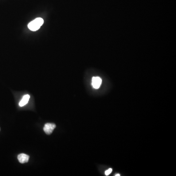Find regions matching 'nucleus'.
Returning a JSON list of instances; mask_svg holds the SVG:
<instances>
[{"mask_svg":"<svg viewBox=\"0 0 176 176\" xmlns=\"http://www.w3.org/2000/svg\"><path fill=\"white\" fill-rule=\"evenodd\" d=\"M44 23V20L41 18H37L31 21L28 25V27L31 31H36L40 28Z\"/></svg>","mask_w":176,"mask_h":176,"instance_id":"obj_1","label":"nucleus"},{"mask_svg":"<svg viewBox=\"0 0 176 176\" xmlns=\"http://www.w3.org/2000/svg\"><path fill=\"white\" fill-rule=\"evenodd\" d=\"M55 128H56V125L55 124L47 123L44 127V131L46 134H50L53 133V131Z\"/></svg>","mask_w":176,"mask_h":176,"instance_id":"obj_2","label":"nucleus"},{"mask_svg":"<svg viewBox=\"0 0 176 176\" xmlns=\"http://www.w3.org/2000/svg\"><path fill=\"white\" fill-rule=\"evenodd\" d=\"M102 83V79L100 77H94L92 78L91 85L94 89H98L101 86Z\"/></svg>","mask_w":176,"mask_h":176,"instance_id":"obj_3","label":"nucleus"},{"mask_svg":"<svg viewBox=\"0 0 176 176\" xmlns=\"http://www.w3.org/2000/svg\"><path fill=\"white\" fill-rule=\"evenodd\" d=\"M30 157L25 154H20L18 156V160L21 163H25L28 162Z\"/></svg>","mask_w":176,"mask_h":176,"instance_id":"obj_4","label":"nucleus"},{"mask_svg":"<svg viewBox=\"0 0 176 176\" xmlns=\"http://www.w3.org/2000/svg\"><path fill=\"white\" fill-rule=\"evenodd\" d=\"M30 96L29 94H26L23 97V98L22 99L20 102L19 103V106L21 107H23L25 105H26L28 100H30Z\"/></svg>","mask_w":176,"mask_h":176,"instance_id":"obj_5","label":"nucleus"},{"mask_svg":"<svg viewBox=\"0 0 176 176\" xmlns=\"http://www.w3.org/2000/svg\"><path fill=\"white\" fill-rule=\"evenodd\" d=\"M112 168H110L109 169L107 170L106 171H105V175H106V176H108V175H109V174H110L112 172Z\"/></svg>","mask_w":176,"mask_h":176,"instance_id":"obj_6","label":"nucleus"},{"mask_svg":"<svg viewBox=\"0 0 176 176\" xmlns=\"http://www.w3.org/2000/svg\"><path fill=\"white\" fill-rule=\"evenodd\" d=\"M115 176H120V174H117V175H115Z\"/></svg>","mask_w":176,"mask_h":176,"instance_id":"obj_7","label":"nucleus"}]
</instances>
